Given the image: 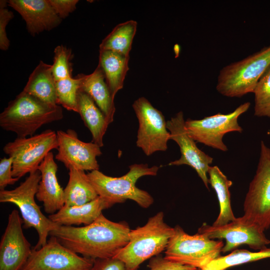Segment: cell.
<instances>
[{"label": "cell", "mask_w": 270, "mask_h": 270, "mask_svg": "<svg viewBox=\"0 0 270 270\" xmlns=\"http://www.w3.org/2000/svg\"><path fill=\"white\" fill-rule=\"evenodd\" d=\"M130 230L126 222L111 221L102 214L90 224L58 225L49 235L74 252L95 260L114 258L128 243Z\"/></svg>", "instance_id": "1"}, {"label": "cell", "mask_w": 270, "mask_h": 270, "mask_svg": "<svg viewBox=\"0 0 270 270\" xmlns=\"http://www.w3.org/2000/svg\"><path fill=\"white\" fill-rule=\"evenodd\" d=\"M62 118L60 106L47 104L22 91L0 114V126L18 138H26L33 136L42 126Z\"/></svg>", "instance_id": "2"}, {"label": "cell", "mask_w": 270, "mask_h": 270, "mask_svg": "<svg viewBox=\"0 0 270 270\" xmlns=\"http://www.w3.org/2000/svg\"><path fill=\"white\" fill-rule=\"evenodd\" d=\"M174 230L164 222V212H158L144 226L130 230L128 243L114 258L121 260L126 270H138L144 261L165 250Z\"/></svg>", "instance_id": "3"}, {"label": "cell", "mask_w": 270, "mask_h": 270, "mask_svg": "<svg viewBox=\"0 0 270 270\" xmlns=\"http://www.w3.org/2000/svg\"><path fill=\"white\" fill-rule=\"evenodd\" d=\"M159 167H148L147 164H135L129 166L128 172L120 177L106 176L99 170L91 171L87 176L98 196L114 204L132 200L140 207L147 208L154 202V198L146 191L136 186V181L146 176H156Z\"/></svg>", "instance_id": "4"}, {"label": "cell", "mask_w": 270, "mask_h": 270, "mask_svg": "<svg viewBox=\"0 0 270 270\" xmlns=\"http://www.w3.org/2000/svg\"><path fill=\"white\" fill-rule=\"evenodd\" d=\"M270 66V46L224 67L216 89L222 96L240 98L254 92L256 85Z\"/></svg>", "instance_id": "5"}, {"label": "cell", "mask_w": 270, "mask_h": 270, "mask_svg": "<svg viewBox=\"0 0 270 270\" xmlns=\"http://www.w3.org/2000/svg\"><path fill=\"white\" fill-rule=\"evenodd\" d=\"M40 178V172L38 170L30 174L14 189L0 190V202L13 204L18 208L24 222L23 228H32L36 230L38 241L32 248L34 250L45 245L50 232L58 226L42 214L35 201Z\"/></svg>", "instance_id": "6"}, {"label": "cell", "mask_w": 270, "mask_h": 270, "mask_svg": "<svg viewBox=\"0 0 270 270\" xmlns=\"http://www.w3.org/2000/svg\"><path fill=\"white\" fill-rule=\"evenodd\" d=\"M224 244L222 240L210 239L206 234L186 233L180 226L174 228L164 252V258L173 262L202 269L220 256Z\"/></svg>", "instance_id": "7"}, {"label": "cell", "mask_w": 270, "mask_h": 270, "mask_svg": "<svg viewBox=\"0 0 270 270\" xmlns=\"http://www.w3.org/2000/svg\"><path fill=\"white\" fill-rule=\"evenodd\" d=\"M242 218L264 231L270 228V148L260 142L258 162L244 202Z\"/></svg>", "instance_id": "8"}, {"label": "cell", "mask_w": 270, "mask_h": 270, "mask_svg": "<svg viewBox=\"0 0 270 270\" xmlns=\"http://www.w3.org/2000/svg\"><path fill=\"white\" fill-rule=\"evenodd\" d=\"M58 149L56 132L50 129L28 138H17L6 144L4 152L13 158L12 176L20 178L38 170L47 154Z\"/></svg>", "instance_id": "9"}, {"label": "cell", "mask_w": 270, "mask_h": 270, "mask_svg": "<svg viewBox=\"0 0 270 270\" xmlns=\"http://www.w3.org/2000/svg\"><path fill=\"white\" fill-rule=\"evenodd\" d=\"M250 106V102H246L227 114L218 113L200 120L188 119L185 121V127L195 142L226 152L228 148L222 141L224 136L230 132H242L238 120Z\"/></svg>", "instance_id": "10"}, {"label": "cell", "mask_w": 270, "mask_h": 270, "mask_svg": "<svg viewBox=\"0 0 270 270\" xmlns=\"http://www.w3.org/2000/svg\"><path fill=\"white\" fill-rule=\"evenodd\" d=\"M132 108L138 122L137 146L148 156L166 151L170 134L163 114L144 97L136 100Z\"/></svg>", "instance_id": "11"}, {"label": "cell", "mask_w": 270, "mask_h": 270, "mask_svg": "<svg viewBox=\"0 0 270 270\" xmlns=\"http://www.w3.org/2000/svg\"><path fill=\"white\" fill-rule=\"evenodd\" d=\"M94 260L79 256L50 236L45 245L32 249L20 270H90Z\"/></svg>", "instance_id": "12"}, {"label": "cell", "mask_w": 270, "mask_h": 270, "mask_svg": "<svg viewBox=\"0 0 270 270\" xmlns=\"http://www.w3.org/2000/svg\"><path fill=\"white\" fill-rule=\"evenodd\" d=\"M264 232L258 226L248 222L242 216L227 224L215 226L204 223L198 232L206 234L210 239L226 240L222 252L236 250L242 244L255 250L265 248L270 244Z\"/></svg>", "instance_id": "13"}, {"label": "cell", "mask_w": 270, "mask_h": 270, "mask_svg": "<svg viewBox=\"0 0 270 270\" xmlns=\"http://www.w3.org/2000/svg\"><path fill=\"white\" fill-rule=\"evenodd\" d=\"M166 128L170 134V140L178 145L180 158L169 162L168 166L186 164L193 168L208 189V172L213 158L199 149L196 142L189 135L185 127L182 112L166 122Z\"/></svg>", "instance_id": "14"}, {"label": "cell", "mask_w": 270, "mask_h": 270, "mask_svg": "<svg viewBox=\"0 0 270 270\" xmlns=\"http://www.w3.org/2000/svg\"><path fill=\"white\" fill-rule=\"evenodd\" d=\"M58 149L55 158L68 169L70 167L86 170H99L96 158L102 152L96 144L86 142L80 140L75 130L56 132Z\"/></svg>", "instance_id": "15"}, {"label": "cell", "mask_w": 270, "mask_h": 270, "mask_svg": "<svg viewBox=\"0 0 270 270\" xmlns=\"http://www.w3.org/2000/svg\"><path fill=\"white\" fill-rule=\"evenodd\" d=\"M22 224L19 212L13 210L0 242V270H20L31 254L32 248L24 234Z\"/></svg>", "instance_id": "16"}, {"label": "cell", "mask_w": 270, "mask_h": 270, "mask_svg": "<svg viewBox=\"0 0 270 270\" xmlns=\"http://www.w3.org/2000/svg\"><path fill=\"white\" fill-rule=\"evenodd\" d=\"M8 4L20 14L32 36L54 29L62 21L48 0H9Z\"/></svg>", "instance_id": "17"}, {"label": "cell", "mask_w": 270, "mask_h": 270, "mask_svg": "<svg viewBox=\"0 0 270 270\" xmlns=\"http://www.w3.org/2000/svg\"><path fill=\"white\" fill-rule=\"evenodd\" d=\"M38 170L40 172L41 178L36 198L43 202L45 212L54 214L64 206V190L56 177L58 166L52 152L45 157Z\"/></svg>", "instance_id": "18"}, {"label": "cell", "mask_w": 270, "mask_h": 270, "mask_svg": "<svg viewBox=\"0 0 270 270\" xmlns=\"http://www.w3.org/2000/svg\"><path fill=\"white\" fill-rule=\"evenodd\" d=\"M113 205L111 202L98 196L95 200L82 205L64 206L56 212L50 214L48 218L60 225L72 226L84 224L87 226L95 221L104 210Z\"/></svg>", "instance_id": "19"}, {"label": "cell", "mask_w": 270, "mask_h": 270, "mask_svg": "<svg viewBox=\"0 0 270 270\" xmlns=\"http://www.w3.org/2000/svg\"><path fill=\"white\" fill-rule=\"evenodd\" d=\"M80 80V90L87 94L104 114L108 124L114 120L116 112L114 99L106 82L103 71L98 66L89 74L77 75Z\"/></svg>", "instance_id": "20"}, {"label": "cell", "mask_w": 270, "mask_h": 270, "mask_svg": "<svg viewBox=\"0 0 270 270\" xmlns=\"http://www.w3.org/2000/svg\"><path fill=\"white\" fill-rule=\"evenodd\" d=\"M22 91L47 104L58 105L52 64L40 61L30 74Z\"/></svg>", "instance_id": "21"}, {"label": "cell", "mask_w": 270, "mask_h": 270, "mask_svg": "<svg viewBox=\"0 0 270 270\" xmlns=\"http://www.w3.org/2000/svg\"><path fill=\"white\" fill-rule=\"evenodd\" d=\"M129 56L108 50H99L98 66L104 75L105 80L114 99L124 86L128 70Z\"/></svg>", "instance_id": "22"}, {"label": "cell", "mask_w": 270, "mask_h": 270, "mask_svg": "<svg viewBox=\"0 0 270 270\" xmlns=\"http://www.w3.org/2000/svg\"><path fill=\"white\" fill-rule=\"evenodd\" d=\"M78 113L92 137V142L100 148L104 146L103 138L108 124L92 99L86 92L79 90L78 95Z\"/></svg>", "instance_id": "23"}, {"label": "cell", "mask_w": 270, "mask_h": 270, "mask_svg": "<svg viewBox=\"0 0 270 270\" xmlns=\"http://www.w3.org/2000/svg\"><path fill=\"white\" fill-rule=\"evenodd\" d=\"M68 170V181L64 190V206L82 205L98 196L85 171L73 167Z\"/></svg>", "instance_id": "24"}, {"label": "cell", "mask_w": 270, "mask_h": 270, "mask_svg": "<svg viewBox=\"0 0 270 270\" xmlns=\"http://www.w3.org/2000/svg\"><path fill=\"white\" fill-rule=\"evenodd\" d=\"M208 174V182L215 190L220 205L219 214L213 223V226H221L234 221L236 218L232 209L230 188L232 182L216 166H210Z\"/></svg>", "instance_id": "25"}, {"label": "cell", "mask_w": 270, "mask_h": 270, "mask_svg": "<svg viewBox=\"0 0 270 270\" xmlns=\"http://www.w3.org/2000/svg\"><path fill=\"white\" fill-rule=\"evenodd\" d=\"M138 24L130 20L116 25L100 44V50H108L129 56Z\"/></svg>", "instance_id": "26"}, {"label": "cell", "mask_w": 270, "mask_h": 270, "mask_svg": "<svg viewBox=\"0 0 270 270\" xmlns=\"http://www.w3.org/2000/svg\"><path fill=\"white\" fill-rule=\"evenodd\" d=\"M270 258V248H266L258 252L234 250L230 254L220 256L210 262L202 270H224L230 267L250 262Z\"/></svg>", "instance_id": "27"}, {"label": "cell", "mask_w": 270, "mask_h": 270, "mask_svg": "<svg viewBox=\"0 0 270 270\" xmlns=\"http://www.w3.org/2000/svg\"><path fill=\"white\" fill-rule=\"evenodd\" d=\"M80 88V80L78 76L56 82L57 104L78 113V95Z\"/></svg>", "instance_id": "28"}, {"label": "cell", "mask_w": 270, "mask_h": 270, "mask_svg": "<svg viewBox=\"0 0 270 270\" xmlns=\"http://www.w3.org/2000/svg\"><path fill=\"white\" fill-rule=\"evenodd\" d=\"M253 93L254 116L270 118V66L258 81Z\"/></svg>", "instance_id": "29"}, {"label": "cell", "mask_w": 270, "mask_h": 270, "mask_svg": "<svg viewBox=\"0 0 270 270\" xmlns=\"http://www.w3.org/2000/svg\"><path fill=\"white\" fill-rule=\"evenodd\" d=\"M52 73L55 82L72 77V50L64 45H59L54 50Z\"/></svg>", "instance_id": "30"}, {"label": "cell", "mask_w": 270, "mask_h": 270, "mask_svg": "<svg viewBox=\"0 0 270 270\" xmlns=\"http://www.w3.org/2000/svg\"><path fill=\"white\" fill-rule=\"evenodd\" d=\"M148 270H198V268L170 260L160 254L152 258Z\"/></svg>", "instance_id": "31"}, {"label": "cell", "mask_w": 270, "mask_h": 270, "mask_svg": "<svg viewBox=\"0 0 270 270\" xmlns=\"http://www.w3.org/2000/svg\"><path fill=\"white\" fill-rule=\"evenodd\" d=\"M6 6H8V1H0V48L2 50H7L10 46L6 28L14 16L13 12L6 8Z\"/></svg>", "instance_id": "32"}, {"label": "cell", "mask_w": 270, "mask_h": 270, "mask_svg": "<svg viewBox=\"0 0 270 270\" xmlns=\"http://www.w3.org/2000/svg\"><path fill=\"white\" fill-rule=\"evenodd\" d=\"M13 158H4L0 161V190H4L8 185L14 184L19 180L12 176Z\"/></svg>", "instance_id": "33"}, {"label": "cell", "mask_w": 270, "mask_h": 270, "mask_svg": "<svg viewBox=\"0 0 270 270\" xmlns=\"http://www.w3.org/2000/svg\"><path fill=\"white\" fill-rule=\"evenodd\" d=\"M56 14L61 18H66L74 11L78 0H48Z\"/></svg>", "instance_id": "34"}, {"label": "cell", "mask_w": 270, "mask_h": 270, "mask_svg": "<svg viewBox=\"0 0 270 270\" xmlns=\"http://www.w3.org/2000/svg\"><path fill=\"white\" fill-rule=\"evenodd\" d=\"M90 270H126L124 264L115 258L96 259Z\"/></svg>", "instance_id": "35"}, {"label": "cell", "mask_w": 270, "mask_h": 270, "mask_svg": "<svg viewBox=\"0 0 270 270\" xmlns=\"http://www.w3.org/2000/svg\"><path fill=\"white\" fill-rule=\"evenodd\" d=\"M199 270H201V269H200Z\"/></svg>", "instance_id": "36"}, {"label": "cell", "mask_w": 270, "mask_h": 270, "mask_svg": "<svg viewBox=\"0 0 270 270\" xmlns=\"http://www.w3.org/2000/svg\"></svg>", "instance_id": "37"}]
</instances>
